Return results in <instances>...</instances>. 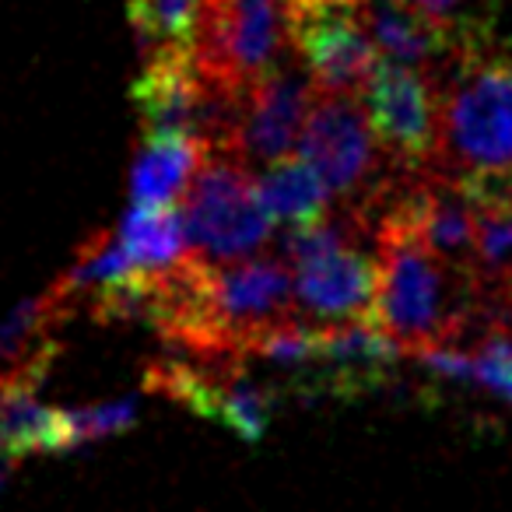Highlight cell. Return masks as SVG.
Listing matches in <instances>:
<instances>
[{"mask_svg": "<svg viewBox=\"0 0 512 512\" xmlns=\"http://www.w3.org/2000/svg\"><path fill=\"white\" fill-rule=\"evenodd\" d=\"M439 151L432 169L467 186H512V39L488 22H456V46L439 67Z\"/></svg>", "mask_w": 512, "mask_h": 512, "instance_id": "1", "label": "cell"}, {"mask_svg": "<svg viewBox=\"0 0 512 512\" xmlns=\"http://www.w3.org/2000/svg\"><path fill=\"white\" fill-rule=\"evenodd\" d=\"M64 449H71L67 411L46 407L29 383H0V456L18 460Z\"/></svg>", "mask_w": 512, "mask_h": 512, "instance_id": "14", "label": "cell"}, {"mask_svg": "<svg viewBox=\"0 0 512 512\" xmlns=\"http://www.w3.org/2000/svg\"><path fill=\"white\" fill-rule=\"evenodd\" d=\"M285 39V0H204L193 57L211 81L249 92L285 64Z\"/></svg>", "mask_w": 512, "mask_h": 512, "instance_id": "5", "label": "cell"}, {"mask_svg": "<svg viewBox=\"0 0 512 512\" xmlns=\"http://www.w3.org/2000/svg\"><path fill=\"white\" fill-rule=\"evenodd\" d=\"M179 211L193 256L214 267L249 260L278 225L260 197L253 169L228 151H207Z\"/></svg>", "mask_w": 512, "mask_h": 512, "instance_id": "3", "label": "cell"}, {"mask_svg": "<svg viewBox=\"0 0 512 512\" xmlns=\"http://www.w3.org/2000/svg\"><path fill=\"white\" fill-rule=\"evenodd\" d=\"M404 4H411V8H414V11H421V15L446 22V15L456 8V4H460V0H404Z\"/></svg>", "mask_w": 512, "mask_h": 512, "instance_id": "18", "label": "cell"}, {"mask_svg": "<svg viewBox=\"0 0 512 512\" xmlns=\"http://www.w3.org/2000/svg\"><path fill=\"white\" fill-rule=\"evenodd\" d=\"M362 18L383 60L407 67H442L456 46V25L428 18L404 0H362Z\"/></svg>", "mask_w": 512, "mask_h": 512, "instance_id": "10", "label": "cell"}, {"mask_svg": "<svg viewBox=\"0 0 512 512\" xmlns=\"http://www.w3.org/2000/svg\"><path fill=\"white\" fill-rule=\"evenodd\" d=\"M116 239L127 249L130 264L141 278H169L193 260L179 207H137L130 204L127 218L116 228Z\"/></svg>", "mask_w": 512, "mask_h": 512, "instance_id": "13", "label": "cell"}, {"mask_svg": "<svg viewBox=\"0 0 512 512\" xmlns=\"http://www.w3.org/2000/svg\"><path fill=\"white\" fill-rule=\"evenodd\" d=\"M316 85L302 74L288 71L285 64L256 81L246 92L239 130V158L246 165L264 162L274 165L281 158H292L302 141V127L313 109Z\"/></svg>", "mask_w": 512, "mask_h": 512, "instance_id": "8", "label": "cell"}, {"mask_svg": "<svg viewBox=\"0 0 512 512\" xmlns=\"http://www.w3.org/2000/svg\"><path fill=\"white\" fill-rule=\"evenodd\" d=\"M299 155L320 172L334 200H344L348 211L379 204L404 176V169H393V165L383 169L386 151L372 134L358 95L316 92L302 127Z\"/></svg>", "mask_w": 512, "mask_h": 512, "instance_id": "4", "label": "cell"}, {"mask_svg": "<svg viewBox=\"0 0 512 512\" xmlns=\"http://www.w3.org/2000/svg\"><path fill=\"white\" fill-rule=\"evenodd\" d=\"M200 15L204 0H130V25L141 43V53H165V50H197Z\"/></svg>", "mask_w": 512, "mask_h": 512, "instance_id": "16", "label": "cell"}, {"mask_svg": "<svg viewBox=\"0 0 512 512\" xmlns=\"http://www.w3.org/2000/svg\"><path fill=\"white\" fill-rule=\"evenodd\" d=\"M207 148L193 137L165 134L148 137L130 169V204L137 207H179L193 176L200 172Z\"/></svg>", "mask_w": 512, "mask_h": 512, "instance_id": "12", "label": "cell"}, {"mask_svg": "<svg viewBox=\"0 0 512 512\" xmlns=\"http://www.w3.org/2000/svg\"><path fill=\"white\" fill-rule=\"evenodd\" d=\"M288 43L299 50L316 92L358 95L383 53L362 18V0H337L288 11Z\"/></svg>", "mask_w": 512, "mask_h": 512, "instance_id": "7", "label": "cell"}, {"mask_svg": "<svg viewBox=\"0 0 512 512\" xmlns=\"http://www.w3.org/2000/svg\"><path fill=\"white\" fill-rule=\"evenodd\" d=\"M369 239L379 264V327L411 355L442 344L463 348V330L477 320L481 278L435 256L418 235L390 218H379Z\"/></svg>", "mask_w": 512, "mask_h": 512, "instance_id": "2", "label": "cell"}, {"mask_svg": "<svg viewBox=\"0 0 512 512\" xmlns=\"http://www.w3.org/2000/svg\"><path fill=\"white\" fill-rule=\"evenodd\" d=\"M358 99L372 123V134L397 169H432L439 151V85L432 74L379 60Z\"/></svg>", "mask_w": 512, "mask_h": 512, "instance_id": "6", "label": "cell"}, {"mask_svg": "<svg viewBox=\"0 0 512 512\" xmlns=\"http://www.w3.org/2000/svg\"><path fill=\"white\" fill-rule=\"evenodd\" d=\"M137 421V397H116L106 404H88L67 411V425H71V449L85 446V442L106 439Z\"/></svg>", "mask_w": 512, "mask_h": 512, "instance_id": "17", "label": "cell"}, {"mask_svg": "<svg viewBox=\"0 0 512 512\" xmlns=\"http://www.w3.org/2000/svg\"><path fill=\"white\" fill-rule=\"evenodd\" d=\"M256 183H260V197H264L267 211L274 214V221H285L292 228H306L330 218L334 193H330L323 176L302 155L281 158V162L267 165L256 176Z\"/></svg>", "mask_w": 512, "mask_h": 512, "instance_id": "15", "label": "cell"}, {"mask_svg": "<svg viewBox=\"0 0 512 512\" xmlns=\"http://www.w3.org/2000/svg\"><path fill=\"white\" fill-rule=\"evenodd\" d=\"M148 383L162 397L179 400L190 411L207 414V418L232 428L242 439H260L274 411L271 393L260 390L253 379L235 376V372H218L214 376V372L197 369V365L165 362L148 372Z\"/></svg>", "mask_w": 512, "mask_h": 512, "instance_id": "9", "label": "cell"}, {"mask_svg": "<svg viewBox=\"0 0 512 512\" xmlns=\"http://www.w3.org/2000/svg\"><path fill=\"white\" fill-rule=\"evenodd\" d=\"M316 4H337V0H285V11H299V8H316Z\"/></svg>", "mask_w": 512, "mask_h": 512, "instance_id": "19", "label": "cell"}, {"mask_svg": "<svg viewBox=\"0 0 512 512\" xmlns=\"http://www.w3.org/2000/svg\"><path fill=\"white\" fill-rule=\"evenodd\" d=\"M64 320L67 313L50 292L22 302L15 313L4 316L0 320V383H43L60 348L53 327Z\"/></svg>", "mask_w": 512, "mask_h": 512, "instance_id": "11", "label": "cell"}]
</instances>
